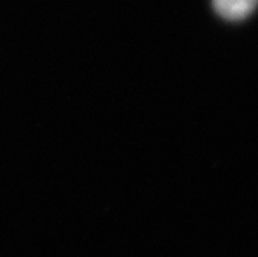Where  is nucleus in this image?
I'll return each instance as SVG.
<instances>
[{
	"mask_svg": "<svg viewBox=\"0 0 258 257\" xmlns=\"http://www.w3.org/2000/svg\"><path fill=\"white\" fill-rule=\"evenodd\" d=\"M256 5L258 0H214L215 11L227 20H241L247 17Z\"/></svg>",
	"mask_w": 258,
	"mask_h": 257,
	"instance_id": "obj_1",
	"label": "nucleus"
}]
</instances>
